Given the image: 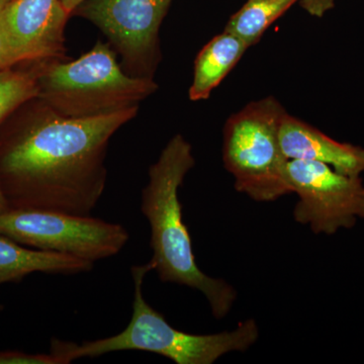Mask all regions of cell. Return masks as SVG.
I'll list each match as a JSON object with an SVG mask.
<instances>
[{"label": "cell", "instance_id": "obj_2", "mask_svg": "<svg viewBox=\"0 0 364 364\" xmlns=\"http://www.w3.org/2000/svg\"><path fill=\"white\" fill-rule=\"evenodd\" d=\"M195 165L191 144L179 134L174 136L150 166L141 210L149 222L153 252L150 262L159 279L198 289L207 299L213 316L221 320L236 301V289L224 279L208 277L198 267L191 236L182 220L179 188Z\"/></svg>", "mask_w": 364, "mask_h": 364}, {"label": "cell", "instance_id": "obj_14", "mask_svg": "<svg viewBox=\"0 0 364 364\" xmlns=\"http://www.w3.org/2000/svg\"><path fill=\"white\" fill-rule=\"evenodd\" d=\"M37 97V75L11 68L0 70V124L16 107Z\"/></svg>", "mask_w": 364, "mask_h": 364}, {"label": "cell", "instance_id": "obj_4", "mask_svg": "<svg viewBox=\"0 0 364 364\" xmlns=\"http://www.w3.org/2000/svg\"><path fill=\"white\" fill-rule=\"evenodd\" d=\"M37 77L39 97L53 111L70 117L136 107L158 87L153 78L124 73L114 51L102 42L74 61L50 60Z\"/></svg>", "mask_w": 364, "mask_h": 364}, {"label": "cell", "instance_id": "obj_12", "mask_svg": "<svg viewBox=\"0 0 364 364\" xmlns=\"http://www.w3.org/2000/svg\"><path fill=\"white\" fill-rule=\"evenodd\" d=\"M248 48L244 41L226 31L213 38L196 56L193 83L188 91L191 100H208Z\"/></svg>", "mask_w": 364, "mask_h": 364}, {"label": "cell", "instance_id": "obj_7", "mask_svg": "<svg viewBox=\"0 0 364 364\" xmlns=\"http://www.w3.org/2000/svg\"><path fill=\"white\" fill-rule=\"evenodd\" d=\"M287 177L299 198L294 220L310 227L314 233L333 235L364 219L360 176L338 173L324 163L289 160Z\"/></svg>", "mask_w": 364, "mask_h": 364}, {"label": "cell", "instance_id": "obj_3", "mask_svg": "<svg viewBox=\"0 0 364 364\" xmlns=\"http://www.w3.org/2000/svg\"><path fill=\"white\" fill-rule=\"evenodd\" d=\"M153 270L154 267L150 261L131 268L134 282L133 314L123 331L81 344L53 338L50 353L58 359L60 364L127 350L159 354L176 364H213L225 354L248 350L257 342L259 327L253 318L242 321L232 331L215 334H189L172 327L144 296L146 275Z\"/></svg>", "mask_w": 364, "mask_h": 364}, {"label": "cell", "instance_id": "obj_5", "mask_svg": "<svg viewBox=\"0 0 364 364\" xmlns=\"http://www.w3.org/2000/svg\"><path fill=\"white\" fill-rule=\"evenodd\" d=\"M286 109L273 97L255 100L227 119L223 141L225 168L234 186L260 203L293 193L279 142Z\"/></svg>", "mask_w": 364, "mask_h": 364}, {"label": "cell", "instance_id": "obj_17", "mask_svg": "<svg viewBox=\"0 0 364 364\" xmlns=\"http://www.w3.org/2000/svg\"><path fill=\"white\" fill-rule=\"evenodd\" d=\"M60 1H61L64 9H66L67 13L71 14L73 11H75V9H77L82 2H85V0H60Z\"/></svg>", "mask_w": 364, "mask_h": 364}, {"label": "cell", "instance_id": "obj_1", "mask_svg": "<svg viewBox=\"0 0 364 364\" xmlns=\"http://www.w3.org/2000/svg\"><path fill=\"white\" fill-rule=\"evenodd\" d=\"M47 107L0 144V186L9 210L90 215L105 193L109 139L136 116L138 107L90 117Z\"/></svg>", "mask_w": 364, "mask_h": 364}, {"label": "cell", "instance_id": "obj_13", "mask_svg": "<svg viewBox=\"0 0 364 364\" xmlns=\"http://www.w3.org/2000/svg\"><path fill=\"white\" fill-rule=\"evenodd\" d=\"M298 1L301 0H247L231 16L225 31L251 47L259 42L267 28Z\"/></svg>", "mask_w": 364, "mask_h": 364}, {"label": "cell", "instance_id": "obj_16", "mask_svg": "<svg viewBox=\"0 0 364 364\" xmlns=\"http://www.w3.org/2000/svg\"><path fill=\"white\" fill-rule=\"evenodd\" d=\"M16 64L18 63H16L11 49H9L6 36H4V30H2L1 23H0V70L11 68V66L16 65Z\"/></svg>", "mask_w": 364, "mask_h": 364}, {"label": "cell", "instance_id": "obj_19", "mask_svg": "<svg viewBox=\"0 0 364 364\" xmlns=\"http://www.w3.org/2000/svg\"><path fill=\"white\" fill-rule=\"evenodd\" d=\"M13 1L14 0H0V11H2V9H4V7L9 6V4Z\"/></svg>", "mask_w": 364, "mask_h": 364}, {"label": "cell", "instance_id": "obj_18", "mask_svg": "<svg viewBox=\"0 0 364 364\" xmlns=\"http://www.w3.org/2000/svg\"><path fill=\"white\" fill-rule=\"evenodd\" d=\"M9 210L6 198H4V193H2L1 186H0V214Z\"/></svg>", "mask_w": 364, "mask_h": 364}, {"label": "cell", "instance_id": "obj_11", "mask_svg": "<svg viewBox=\"0 0 364 364\" xmlns=\"http://www.w3.org/2000/svg\"><path fill=\"white\" fill-rule=\"evenodd\" d=\"M95 263L74 256L37 250L0 235V284L18 282L32 273L79 274L90 272Z\"/></svg>", "mask_w": 364, "mask_h": 364}, {"label": "cell", "instance_id": "obj_10", "mask_svg": "<svg viewBox=\"0 0 364 364\" xmlns=\"http://www.w3.org/2000/svg\"><path fill=\"white\" fill-rule=\"evenodd\" d=\"M279 142L287 160L324 163L349 176L364 172L363 148L338 142L287 112L280 124Z\"/></svg>", "mask_w": 364, "mask_h": 364}, {"label": "cell", "instance_id": "obj_6", "mask_svg": "<svg viewBox=\"0 0 364 364\" xmlns=\"http://www.w3.org/2000/svg\"><path fill=\"white\" fill-rule=\"evenodd\" d=\"M0 235L26 247L67 254L93 263L117 255L130 240L123 225L91 215L40 210L1 213Z\"/></svg>", "mask_w": 364, "mask_h": 364}, {"label": "cell", "instance_id": "obj_15", "mask_svg": "<svg viewBox=\"0 0 364 364\" xmlns=\"http://www.w3.org/2000/svg\"><path fill=\"white\" fill-rule=\"evenodd\" d=\"M304 9L316 18H322L335 6V0H301Z\"/></svg>", "mask_w": 364, "mask_h": 364}, {"label": "cell", "instance_id": "obj_8", "mask_svg": "<svg viewBox=\"0 0 364 364\" xmlns=\"http://www.w3.org/2000/svg\"><path fill=\"white\" fill-rule=\"evenodd\" d=\"M172 0H85L75 9L98 26L136 76L152 78L160 60L159 28Z\"/></svg>", "mask_w": 364, "mask_h": 364}, {"label": "cell", "instance_id": "obj_9", "mask_svg": "<svg viewBox=\"0 0 364 364\" xmlns=\"http://www.w3.org/2000/svg\"><path fill=\"white\" fill-rule=\"evenodd\" d=\"M69 16L60 0H14L4 7L0 23L16 63L59 59Z\"/></svg>", "mask_w": 364, "mask_h": 364}]
</instances>
